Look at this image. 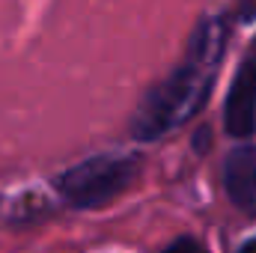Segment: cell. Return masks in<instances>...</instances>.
Returning a JSON list of instances; mask_svg holds the SVG:
<instances>
[{"mask_svg":"<svg viewBox=\"0 0 256 253\" xmlns=\"http://www.w3.org/2000/svg\"><path fill=\"white\" fill-rule=\"evenodd\" d=\"M226 51V24L224 18H206L196 24L191 42L176 68L149 86L131 116V137L134 140H161L167 131L185 126L202 110L218 80V68Z\"/></svg>","mask_w":256,"mask_h":253,"instance_id":"6da1fadb","label":"cell"},{"mask_svg":"<svg viewBox=\"0 0 256 253\" xmlns=\"http://www.w3.org/2000/svg\"><path fill=\"white\" fill-rule=\"evenodd\" d=\"M137 167L134 155H92L63 170L54 188L74 208H102L134 182Z\"/></svg>","mask_w":256,"mask_h":253,"instance_id":"7a4b0ae2","label":"cell"},{"mask_svg":"<svg viewBox=\"0 0 256 253\" xmlns=\"http://www.w3.org/2000/svg\"><path fill=\"white\" fill-rule=\"evenodd\" d=\"M224 128L236 140H250L256 134V42L230 84L224 102Z\"/></svg>","mask_w":256,"mask_h":253,"instance_id":"3957f363","label":"cell"},{"mask_svg":"<svg viewBox=\"0 0 256 253\" xmlns=\"http://www.w3.org/2000/svg\"><path fill=\"white\" fill-rule=\"evenodd\" d=\"M220 179H224V190L230 202L238 212L256 218V146L250 143L236 146L224 161Z\"/></svg>","mask_w":256,"mask_h":253,"instance_id":"277c9868","label":"cell"},{"mask_svg":"<svg viewBox=\"0 0 256 253\" xmlns=\"http://www.w3.org/2000/svg\"><path fill=\"white\" fill-rule=\"evenodd\" d=\"M238 18L242 21H256V0H242L238 3Z\"/></svg>","mask_w":256,"mask_h":253,"instance_id":"5b68a950","label":"cell"},{"mask_svg":"<svg viewBox=\"0 0 256 253\" xmlns=\"http://www.w3.org/2000/svg\"><path fill=\"white\" fill-rule=\"evenodd\" d=\"M179 248H191V250H196L200 244H196L194 238H179V242H173V244H167V250H179Z\"/></svg>","mask_w":256,"mask_h":253,"instance_id":"8992f818","label":"cell"}]
</instances>
